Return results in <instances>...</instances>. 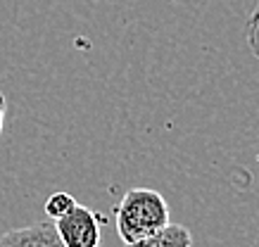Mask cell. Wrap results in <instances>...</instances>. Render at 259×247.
Segmentation results:
<instances>
[{
    "instance_id": "4",
    "label": "cell",
    "mask_w": 259,
    "mask_h": 247,
    "mask_svg": "<svg viewBox=\"0 0 259 247\" xmlns=\"http://www.w3.org/2000/svg\"><path fill=\"white\" fill-rule=\"evenodd\" d=\"M124 247H193V235L181 223H166L157 233L136 240V242H128Z\"/></svg>"
},
{
    "instance_id": "6",
    "label": "cell",
    "mask_w": 259,
    "mask_h": 247,
    "mask_svg": "<svg viewBox=\"0 0 259 247\" xmlns=\"http://www.w3.org/2000/svg\"><path fill=\"white\" fill-rule=\"evenodd\" d=\"M245 36H247V45H250L252 55L259 60V3H257V8L252 10L250 19H247V26H245Z\"/></svg>"
},
{
    "instance_id": "2",
    "label": "cell",
    "mask_w": 259,
    "mask_h": 247,
    "mask_svg": "<svg viewBox=\"0 0 259 247\" xmlns=\"http://www.w3.org/2000/svg\"><path fill=\"white\" fill-rule=\"evenodd\" d=\"M100 221L86 205L74 207L53 221L62 247H100Z\"/></svg>"
},
{
    "instance_id": "3",
    "label": "cell",
    "mask_w": 259,
    "mask_h": 247,
    "mask_svg": "<svg viewBox=\"0 0 259 247\" xmlns=\"http://www.w3.org/2000/svg\"><path fill=\"white\" fill-rule=\"evenodd\" d=\"M0 247H62L53 221H38L24 228L0 233Z\"/></svg>"
},
{
    "instance_id": "7",
    "label": "cell",
    "mask_w": 259,
    "mask_h": 247,
    "mask_svg": "<svg viewBox=\"0 0 259 247\" xmlns=\"http://www.w3.org/2000/svg\"><path fill=\"white\" fill-rule=\"evenodd\" d=\"M5 110H8V105H5V95L0 93V136H3V128H5Z\"/></svg>"
},
{
    "instance_id": "5",
    "label": "cell",
    "mask_w": 259,
    "mask_h": 247,
    "mask_svg": "<svg viewBox=\"0 0 259 247\" xmlns=\"http://www.w3.org/2000/svg\"><path fill=\"white\" fill-rule=\"evenodd\" d=\"M74 205H76L74 195H69V192H64V190H57V192H53V195L48 197L46 214H48V219H50V221H55V219H60L62 214H67Z\"/></svg>"
},
{
    "instance_id": "1",
    "label": "cell",
    "mask_w": 259,
    "mask_h": 247,
    "mask_svg": "<svg viewBox=\"0 0 259 247\" xmlns=\"http://www.w3.org/2000/svg\"><path fill=\"white\" fill-rule=\"evenodd\" d=\"M171 223L169 205L162 192L152 188H131L126 190L117 207H114V226L117 235L124 245L143 240Z\"/></svg>"
}]
</instances>
